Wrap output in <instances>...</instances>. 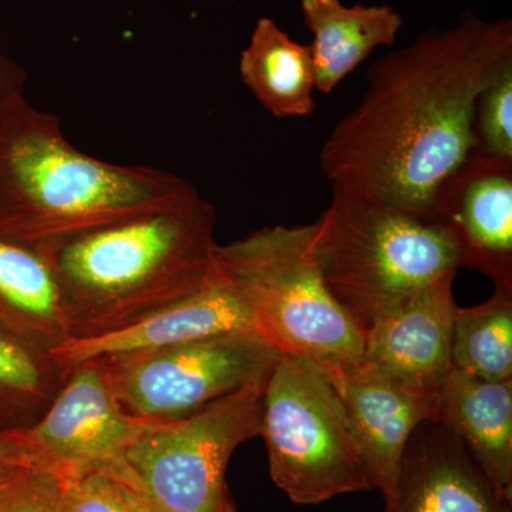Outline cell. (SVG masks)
<instances>
[{"label":"cell","mask_w":512,"mask_h":512,"mask_svg":"<svg viewBox=\"0 0 512 512\" xmlns=\"http://www.w3.org/2000/svg\"><path fill=\"white\" fill-rule=\"evenodd\" d=\"M2 480H3V478H2ZM2 480H0V481H2Z\"/></svg>","instance_id":"26"},{"label":"cell","mask_w":512,"mask_h":512,"mask_svg":"<svg viewBox=\"0 0 512 512\" xmlns=\"http://www.w3.org/2000/svg\"><path fill=\"white\" fill-rule=\"evenodd\" d=\"M59 476L56 512H150L136 491L109 471Z\"/></svg>","instance_id":"21"},{"label":"cell","mask_w":512,"mask_h":512,"mask_svg":"<svg viewBox=\"0 0 512 512\" xmlns=\"http://www.w3.org/2000/svg\"><path fill=\"white\" fill-rule=\"evenodd\" d=\"M266 380L184 419L157 421L106 471L150 512H235L225 471L234 451L261 433Z\"/></svg>","instance_id":"7"},{"label":"cell","mask_w":512,"mask_h":512,"mask_svg":"<svg viewBox=\"0 0 512 512\" xmlns=\"http://www.w3.org/2000/svg\"><path fill=\"white\" fill-rule=\"evenodd\" d=\"M217 212L200 194L45 255L70 339L113 332L197 292L214 272Z\"/></svg>","instance_id":"3"},{"label":"cell","mask_w":512,"mask_h":512,"mask_svg":"<svg viewBox=\"0 0 512 512\" xmlns=\"http://www.w3.org/2000/svg\"><path fill=\"white\" fill-rule=\"evenodd\" d=\"M313 231V224L276 225L217 244L214 272L245 306L259 338L333 377L363 359L365 332L325 285Z\"/></svg>","instance_id":"5"},{"label":"cell","mask_w":512,"mask_h":512,"mask_svg":"<svg viewBox=\"0 0 512 512\" xmlns=\"http://www.w3.org/2000/svg\"><path fill=\"white\" fill-rule=\"evenodd\" d=\"M242 82L276 119L311 116L316 90L311 46L293 40L271 18L256 22L239 59Z\"/></svg>","instance_id":"18"},{"label":"cell","mask_w":512,"mask_h":512,"mask_svg":"<svg viewBox=\"0 0 512 512\" xmlns=\"http://www.w3.org/2000/svg\"><path fill=\"white\" fill-rule=\"evenodd\" d=\"M32 467L36 466L13 437L12 431L0 430V480Z\"/></svg>","instance_id":"25"},{"label":"cell","mask_w":512,"mask_h":512,"mask_svg":"<svg viewBox=\"0 0 512 512\" xmlns=\"http://www.w3.org/2000/svg\"><path fill=\"white\" fill-rule=\"evenodd\" d=\"M0 330L47 353L70 339L49 259L0 237Z\"/></svg>","instance_id":"17"},{"label":"cell","mask_w":512,"mask_h":512,"mask_svg":"<svg viewBox=\"0 0 512 512\" xmlns=\"http://www.w3.org/2000/svg\"><path fill=\"white\" fill-rule=\"evenodd\" d=\"M313 227L320 275L363 332L396 303L461 268L456 238L443 222L342 185H333Z\"/></svg>","instance_id":"4"},{"label":"cell","mask_w":512,"mask_h":512,"mask_svg":"<svg viewBox=\"0 0 512 512\" xmlns=\"http://www.w3.org/2000/svg\"><path fill=\"white\" fill-rule=\"evenodd\" d=\"M311 30L316 90L332 93L348 74L380 46H393L403 16L389 5L346 6L340 0H301Z\"/></svg>","instance_id":"16"},{"label":"cell","mask_w":512,"mask_h":512,"mask_svg":"<svg viewBox=\"0 0 512 512\" xmlns=\"http://www.w3.org/2000/svg\"><path fill=\"white\" fill-rule=\"evenodd\" d=\"M436 420L512 498V380L487 382L451 369L437 390Z\"/></svg>","instance_id":"15"},{"label":"cell","mask_w":512,"mask_h":512,"mask_svg":"<svg viewBox=\"0 0 512 512\" xmlns=\"http://www.w3.org/2000/svg\"><path fill=\"white\" fill-rule=\"evenodd\" d=\"M255 332L237 295L212 272L197 292L103 335L72 338L50 350L55 365L70 373L89 363H114L151 355L210 336Z\"/></svg>","instance_id":"12"},{"label":"cell","mask_w":512,"mask_h":512,"mask_svg":"<svg viewBox=\"0 0 512 512\" xmlns=\"http://www.w3.org/2000/svg\"><path fill=\"white\" fill-rule=\"evenodd\" d=\"M384 498V512H512V498L437 420L423 421L413 431L396 483Z\"/></svg>","instance_id":"13"},{"label":"cell","mask_w":512,"mask_h":512,"mask_svg":"<svg viewBox=\"0 0 512 512\" xmlns=\"http://www.w3.org/2000/svg\"><path fill=\"white\" fill-rule=\"evenodd\" d=\"M512 66V22L471 10L376 60L366 92L320 151L332 185L433 215L441 181L476 150L478 96ZM436 218V217H434Z\"/></svg>","instance_id":"1"},{"label":"cell","mask_w":512,"mask_h":512,"mask_svg":"<svg viewBox=\"0 0 512 512\" xmlns=\"http://www.w3.org/2000/svg\"><path fill=\"white\" fill-rule=\"evenodd\" d=\"M26 83V70L18 62L0 52V114L10 101L25 94Z\"/></svg>","instance_id":"24"},{"label":"cell","mask_w":512,"mask_h":512,"mask_svg":"<svg viewBox=\"0 0 512 512\" xmlns=\"http://www.w3.org/2000/svg\"><path fill=\"white\" fill-rule=\"evenodd\" d=\"M197 194L170 171L87 156L25 94L0 114V237L40 254Z\"/></svg>","instance_id":"2"},{"label":"cell","mask_w":512,"mask_h":512,"mask_svg":"<svg viewBox=\"0 0 512 512\" xmlns=\"http://www.w3.org/2000/svg\"><path fill=\"white\" fill-rule=\"evenodd\" d=\"M456 272L396 303L365 330L363 359L394 375L439 390L451 365Z\"/></svg>","instance_id":"14"},{"label":"cell","mask_w":512,"mask_h":512,"mask_svg":"<svg viewBox=\"0 0 512 512\" xmlns=\"http://www.w3.org/2000/svg\"><path fill=\"white\" fill-rule=\"evenodd\" d=\"M154 423L128 413L101 367L89 363L70 372L35 423L10 431L36 467L76 474L116 467Z\"/></svg>","instance_id":"9"},{"label":"cell","mask_w":512,"mask_h":512,"mask_svg":"<svg viewBox=\"0 0 512 512\" xmlns=\"http://www.w3.org/2000/svg\"><path fill=\"white\" fill-rule=\"evenodd\" d=\"M259 436L272 480L292 503L376 490L335 386L309 360L279 356L266 380Z\"/></svg>","instance_id":"6"},{"label":"cell","mask_w":512,"mask_h":512,"mask_svg":"<svg viewBox=\"0 0 512 512\" xmlns=\"http://www.w3.org/2000/svg\"><path fill=\"white\" fill-rule=\"evenodd\" d=\"M279 356L255 332H232L94 365L101 367L128 413L144 420L174 421L264 382Z\"/></svg>","instance_id":"8"},{"label":"cell","mask_w":512,"mask_h":512,"mask_svg":"<svg viewBox=\"0 0 512 512\" xmlns=\"http://www.w3.org/2000/svg\"><path fill=\"white\" fill-rule=\"evenodd\" d=\"M70 373L47 353L0 330V423L22 429L35 423L55 399Z\"/></svg>","instance_id":"20"},{"label":"cell","mask_w":512,"mask_h":512,"mask_svg":"<svg viewBox=\"0 0 512 512\" xmlns=\"http://www.w3.org/2000/svg\"><path fill=\"white\" fill-rule=\"evenodd\" d=\"M431 210L453 232L461 268L512 289V158L471 151L441 181Z\"/></svg>","instance_id":"10"},{"label":"cell","mask_w":512,"mask_h":512,"mask_svg":"<svg viewBox=\"0 0 512 512\" xmlns=\"http://www.w3.org/2000/svg\"><path fill=\"white\" fill-rule=\"evenodd\" d=\"M376 490L392 491L404 448L423 421L436 420L437 390L362 359L329 377Z\"/></svg>","instance_id":"11"},{"label":"cell","mask_w":512,"mask_h":512,"mask_svg":"<svg viewBox=\"0 0 512 512\" xmlns=\"http://www.w3.org/2000/svg\"><path fill=\"white\" fill-rule=\"evenodd\" d=\"M60 476L46 468L20 470L0 481V512H56Z\"/></svg>","instance_id":"23"},{"label":"cell","mask_w":512,"mask_h":512,"mask_svg":"<svg viewBox=\"0 0 512 512\" xmlns=\"http://www.w3.org/2000/svg\"><path fill=\"white\" fill-rule=\"evenodd\" d=\"M451 365L487 380H512V289L495 286L493 296L454 313Z\"/></svg>","instance_id":"19"},{"label":"cell","mask_w":512,"mask_h":512,"mask_svg":"<svg viewBox=\"0 0 512 512\" xmlns=\"http://www.w3.org/2000/svg\"><path fill=\"white\" fill-rule=\"evenodd\" d=\"M474 136L480 153L512 158V66L478 96Z\"/></svg>","instance_id":"22"}]
</instances>
